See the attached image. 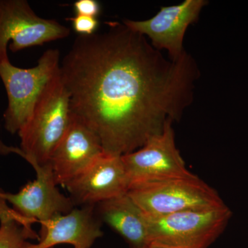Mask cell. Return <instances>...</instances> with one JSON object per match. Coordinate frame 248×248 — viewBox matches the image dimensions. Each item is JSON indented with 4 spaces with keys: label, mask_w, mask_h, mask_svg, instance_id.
<instances>
[{
    "label": "cell",
    "mask_w": 248,
    "mask_h": 248,
    "mask_svg": "<svg viewBox=\"0 0 248 248\" xmlns=\"http://www.w3.org/2000/svg\"><path fill=\"white\" fill-rule=\"evenodd\" d=\"M108 27L78 36L60 73L72 113L97 135L106 153L122 156L182 118L200 73L187 53L167 60L124 23Z\"/></svg>",
    "instance_id": "obj_1"
},
{
    "label": "cell",
    "mask_w": 248,
    "mask_h": 248,
    "mask_svg": "<svg viewBox=\"0 0 248 248\" xmlns=\"http://www.w3.org/2000/svg\"><path fill=\"white\" fill-rule=\"evenodd\" d=\"M71 118L69 94L59 69L41 93L30 118L18 132L20 149L6 148L20 155L31 165L50 164Z\"/></svg>",
    "instance_id": "obj_2"
},
{
    "label": "cell",
    "mask_w": 248,
    "mask_h": 248,
    "mask_svg": "<svg viewBox=\"0 0 248 248\" xmlns=\"http://www.w3.org/2000/svg\"><path fill=\"white\" fill-rule=\"evenodd\" d=\"M127 194L145 215L151 217L226 204L213 187L194 174L135 184Z\"/></svg>",
    "instance_id": "obj_3"
},
{
    "label": "cell",
    "mask_w": 248,
    "mask_h": 248,
    "mask_svg": "<svg viewBox=\"0 0 248 248\" xmlns=\"http://www.w3.org/2000/svg\"><path fill=\"white\" fill-rule=\"evenodd\" d=\"M232 216L226 204L164 216L146 215L149 242L180 248H208L226 230Z\"/></svg>",
    "instance_id": "obj_4"
},
{
    "label": "cell",
    "mask_w": 248,
    "mask_h": 248,
    "mask_svg": "<svg viewBox=\"0 0 248 248\" xmlns=\"http://www.w3.org/2000/svg\"><path fill=\"white\" fill-rule=\"evenodd\" d=\"M60 55L58 49H49L31 68H18L9 60L0 63V78L8 96L4 126L9 133H18L30 118L41 93L60 69Z\"/></svg>",
    "instance_id": "obj_5"
},
{
    "label": "cell",
    "mask_w": 248,
    "mask_h": 248,
    "mask_svg": "<svg viewBox=\"0 0 248 248\" xmlns=\"http://www.w3.org/2000/svg\"><path fill=\"white\" fill-rule=\"evenodd\" d=\"M71 30L55 19L40 17L26 0H0V63L12 53L66 38Z\"/></svg>",
    "instance_id": "obj_6"
},
{
    "label": "cell",
    "mask_w": 248,
    "mask_h": 248,
    "mask_svg": "<svg viewBox=\"0 0 248 248\" xmlns=\"http://www.w3.org/2000/svg\"><path fill=\"white\" fill-rule=\"evenodd\" d=\"M172 121L140 149L122 155L129 187L140 183L192 175L176 146ZM129 190V189H128Z\"/></svg>",
    "instance_id": "obj_7"
},
{
    "label": "cell",
    "mask_w": 248,
    "mask_h": 248,
    "mask_svg": "<svg viewBox=\"0 0 248 248\" xmlns=\"http://www.w3.org/2000/svg\"><path fill=\"white\" fill-rule=\"evenodd\" d=\"M207 4L205 0H186L179 5L161 8L151 19H124L123 23L132 31L149 37L154 48L166 50L170 60L177 61L186 53L184 39L187 27L198 20Z\"/></svg>",
    "instance_id": "obj_8"
},
{
    "label": "cell",
    "mask_w": 248,
    "mask_h": 248,
    "mask_svg": "<svg viewBox=\"0 0 248 248\" xmlns=\"http://www.w3.org/2000/svg\"><path fill=\"white\" fill-rule=\"evenodd\" d=\"M37 178L16 194L0 190V197L12 204L13 210L21 216L41 224L58 215H65L76 208L69 197L59 191L50 164L32 165Z\"/></svg>",
    "instance_id": "obj_9"
},
{
    "label": "cell",
    "mask_w": 248,
    "mask_h": 248,
    "mask_svg": "<svg viewBox=\"0 0 248 248\" xmlns=\"http://www.w3.org/2000/svg\"><path fill=\"white\" fill-rule=\"evenodd\" d=\"M64 187L76 207L96 205L125 195L129 182L122 156L104 153Z\"/></svg>",
    "instance_id": "obj_10"
},
{
    "label": "cell",
    "mask_w": 248,
    "mask_h": 248,
    "mask_svg": "<svg viewBox=\"0 0 248 248\" xmlns=\"http://www.w3.org/2000/svg\"><path fill=\"white\" fill-rule=\"evenodd\" d=\"M104 153L97 135L72 113L69 127L50 161L55 184L65 186Z\"/></svg>",
    "instance_id": "obj_11"
},
{
    "label": "cell",
    "mask_w": 248,
    "mask_h": 248,
    "mask_svg": "<svg viewBox=\"0 0 248 248\" xmlns=\"http://www.w3.org/2000/svg\"><path fill=\"white\" fill-rule=\"evenodd\" d=\"M94 205L76 207L70 213L56 215L42 223L39 243L31 248H51L62 244L73 245L74 248H91L103 236V223Z\"/></svg>",
    "instance_id": "obj_12"
},
{
    "label": "cell",
    "mask_w": 248,
    "mask_h": 248,
    "mask_svg": "<svg viewBox=\"0 0 248 248\" xmlns=\"http://www.w3.org/2000/svg\"><path fill=\"white\" fill-rule=\"evenodd\" d=\"M94 209L102 223L120 234L130 248L149 243L146 215L128 194L96 204Z\"/></svg>",
    "instance_id": "obj_13"
},
{
    "label": "cell",
    "mask_w": 248,
    "mask_h": 248,
    "mask_svg": "<svg viewBox=\"0 0 248 248\" xmlns=\"http://www.w3.org/2000/svg\"><path fill=\"white\" fill-rule=\"evenodd\" d=\"M34 222L10 208L0 197V248H31L29 239H40L31 228Z\"/></svg>",
    "instance_id": "obj_14"
},
{
    "label": "cell",
    "mask_w": 248,
    "mask_h": 248,
    "mask_svg": "<svg viewBox=\"0 0 248 248\" xmlns=\"http://www.w3.org/2000/svg\"><path fill=\"white\" fill-rule=\"evenodd\" d=\"M73 30L79 35H92L95 33L99 23L97 18L84 16H76L70 19Z\"/></svg>",
    "instance_id": "obj_15"
},
{
    "label": "cell",
    "mask_w": 248,
    "mask_h": 248,
    "mask_svg": "<svg viewBox=\"0 0 248 248\" xmlns=\"http://www.w3.org/2000/svg\"><path fill=\"white\" fill-rule=\"evenodd\" d=\"M76 16L97 18L101 13V5L96 0H78L73 4Z\"/></svg>",
    "instance_id": "obj_16"
},
{
    "label": "cell",
    "mask_w": 248,
    "mask_h": 248,
    "mask_svg": "<svg viewBox=\"0 0 248 248\" xmlns=\"http://www.w3.org/2000/svg\"><path fill=\"white\" fill-rule=\"evenodd\" d=\"M138 248H180L172 247V246H166V245L157 244V243L149 242L148 244Z\"/></svg>",
    "instance_id": "obj_17"
}]
</instances>
